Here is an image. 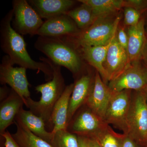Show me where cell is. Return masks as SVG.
Segmentation results:
<instances>
[{
	"mask_svg": "<svg viewBox=\"0 0 147 147\" xmlns=\"http://www.w3.org/2000/svg\"><path fill=\"white\" fill-rule=\"evenodd\" d=\"M74 84L66 86L65 90L53 108L46 128H51L53 134L59 130L66 129L67 126L69 105Z\"/></svg>",
	"mask_w": 147,
	"mask_h": 147,
	"instance_id": "15",
	"label": "cell"
},
{
	"mask_svg": "<svg viewBox=\"0 0 147 147\" xmlns=\"http://www.w3.org/2000/svg\"><path fill=\"white\" fill-rule=\"evenodd\" d=\"M10 89L6 85H3L0 88V101H2L5 99L8 96L11 91Z\"/></svg>",
	"mask_w": 147,
	"mask_h": 147,
	"instance_id": "31",
	"label": "cell"
},
{
	"mask_svg": "<svg viewBox=\"0 0 147 147\" xmlns=\"http://www.w3.org/2000/svg\"><path fill=\"white\" fill-rule=\"evenodd\" d=\"M108 125L105 121L85 105L74 114L66 130L77 136L93 138Z\"/></svg>",
	"mask_w": 147,
	"mask_h": 147,
	"instance_id": "8",
	"label": "cell"
},
{
	"mask_svg": "<svg viewBox=\"0 0 147 147\" xmlns=\"http://www.w3.org/2000/svg\"><path fill=\"white\" fill-rule=\"evenodd\" d=\"M66 14L73 20L82 31L90 27L98 18L90 6L83 3Z\"/></svg>",
	"mask_w": 147,
	"mask_h": 147,
	"instance_id": "22",
	"label": "cell"
},
{
	"mask_svg": "<svg viewBox=\"0 0 147 147\" xmlns=\"http://www.w3.org/2000/svg\"><path fill=\"white\" fill-rule=\"evenodd\" d=\"M30 5L42 18L46 20L66 14L74 8L77 1L73 0H29Z\"/></svg>",
	"mask_w": 147,
	"mask_h": 147,
	"instance_id": "16",
	"label": "cell"
},
{
	"mask_svg": "<svg viewBox=\"0 0 147 147\" xmlns=\"http://www.w3.org/2000/svg\"><path fill=\"white\" fill-rule=\"evenodd\" d=\"M34 46L54 63L67 69L76 79L85 73V62H86L82 57L80 48L68 37L39 36Z\"/></svg>",
	"mask_w": 147,
	"mask_h": 147,
	"instance_id": "2",
	"label": "cell"
},
{
	"mask_svg": "<svg viewBox=\"0 0 147 147\" xmlns=\"http://www.w3.org/2000/svg\"><path fill=\"white\" fill-rule=\"evenodd\" d=\"M123 9L124 26L128 28L138 24L142 18V12L130 7H125Z\"/></svg>",
	"mask_w": 147,
	"mask_h": 147,
	"instance_id": "26",
	"label": "cell"
},
{
	"mask_svg": "<svg viewBox=\"0 0 147 147\" xmlns=\"http://www.w3.org/2000/svg\"><path fill=\"white\" fill-rule=\"evenodd\" d=\"M16 131L11 134L13 139L21 147H53L50 143L35 135L26 126L15 122Z\"/></svg>",
	"mask_w": 147,
	"mask_h": 147,
	"instance_id": "21",
	"label": "cell"
},
{
	"mask_svg": "<svg viewBox=\"0 0 147 147\" xmlns=\"http://www.w3.org/2000/svg\"><path fill=\"white\" fill-rule=\"evenodd\" d=\"M121 18L120 11L100 16L78 35L68 37L79 48L107 45L115 37Z\"/></svg>",
	"mask_w": 147,
	"mask_h": 147,
	"instance_id": "4",
	"label": "cell"
},
{
	"mask_svg": "<svg viewBox=\"0 0 147 147\" xmlns=\"http://www.w3.org/2000/svg\"><path fill=\"white\" fill-rule=\"evenodd\" d=\"M132 90H123L113 93L104 121L127 134V118L132 96Z\"/></svg>",
	"mask_w": 147,
	"mask_h": 147,
	"instance_id": "7",
	"label": "cell"
},
{
	"mask_svg": "<svg viewBox=\"0 0 147 147\" xmlns=\"http://www.w3.org/2000/svg\"><path fill=\"white\" fill-rule=\"evenodd\" d=\"M90 6L98 17L120 12L123 8V0H79Z\"/></svg>",
	"mask_w": 147,
	"mask_h": 147,
	"instance_id": "23",
	"label": "cell"
},
{
	"mask_svg": "<svg viewBox=\"0 0 147 147\" xmlns=\"http://www.w3.org/2000/svg\"><path fill=\"white\" fill-rule=\"evenodd\" d=\"M3 140L4 147H21L13 139L11 134L7 130L3 134H1Z\"/></svg>",
	"mask_w": 147,
	"mask_h": 147,
	"instance_id": "29",
	"label": "cell"
},
{
	"mask_svg": "<svg viewBox=\"0 0 147 147\" xmlns=\"http://www.w3.org/2000/svg\"><path fill=\"white\" fill-rule=\"evenodd\" d=\"M113 92L123 90H142L147 86V68L141 61L131 63L115 79L109 82Z\"/></svg>",
	"mask_w": 147,
	"mask_h": 147,
	"instance_id": "9",
	"label": "cell"
},
{
	"mask_svg": "<svg viewBox=\"0 0 147 147\" xmlns=\"http://www.w3.org/2000/svg\"><path fill=\"white\" fill-rule=\"evenodd\" d=\"M127 123V134L143 147L147 142V100L144 90L132 94Z\"/></svg>",
	"mask_w": 147,
	"mask_h": 147,
	"instance_id": "5",
	"label": "cell"
},
{
	"mask_svg": "<svg viewBox=\"0 0 147 147\" xmlns=\"http://www.w3.org/2000/svg\"><path fill=\"white\" fill-rule=\"evenodd\" d=\"M144 91L145 94H146V96L147 100V86L144 89Z\"/></svg>",
	"mask_w": 147,
	"mask_h": 147,
	"instance_id": "36",
	"label": "cell"
},
{
	"mask_svg": "<svg viewBox=\"0 0 147 147\" xmlns=\"http://www.w3.org/2000/svg\"><path fill=\"white\" fill-rule=\"evenodd\" d=\"M94 74L87 71L74 81L73 91L69 105L67 125L79 108L86 105L91 92L94 81Z\"/></svg>",
	"mask_w": 147,
	"mask_h": 147,
	"instance_id": "12",
	"label": "cell"
},
{
	"mask_svg": "<svg viewBox=\"0 0 147 147\" xmlns=\"http://www.w3.org/2000/svg\"><path fill=\"white\" fill-rule=\"evenodd\" d=\"M24 105L23 98L11 89L8 96L1 101L0 104V135L14 123L16 116Z\"/></svg>",
	"mask_w": 147,
	"mask_h": 147,
	"instance_id": "18",
	"label": "cell"
},
{
	"mask_svg": "<svg viewBox=\"0 0 147 147\" xmlns=\"http://www.w3.org/2000/svg\"><path fill=\"white\" fill-rule=\"evenodd\" d=\"M124 134L117 133L108 125L92 139H96L101 147H121Z\"/></svg>",
	"mask_w": 147,
	"mask_h": 147,
	"instance_id": "24",
	"label": "cell"
},
{
	"mask_svg": "<svg viewBox=\"0 0 147 147\" xmlns=\"http://www.w3.org/2000/svg\"><path fill=\"white\" fill-rule=\"evenodd\" d=\"M13 17V9L9 11L2 19L0 24L1 47L4 53L9 57L13 65H18L21 67L41 71L46 81L53 78V69L44 62L34 60L29 55L24 38L11 26Z\"/></svg>",
	"mask_w": 147,
	"mask_h": 147,
	"instance_id": "1",
	"label": "cell"
},
{
	"mask_svg": "<svg viewBox=\"0 0 147 147\" xmlns=\"http://www.w3.org/2000/svg\"><path fill=\"white\" fill-rule=\"evenodd\" d=\"M90 147H101L98 142L96 139L88 138Z\"/></svg>",
	"mask_w": 147,
	"mask_h": 147,
	"instance_id": "34",
	"label": "cell"
},
{
	"mask_svg": "<svg viewBox=\"0 0 147 147\" xmlns=\"http://www.w3.org/2000/svg\"><path fill=\"white\" fill-rule=\"evenodd\" d=\"M79 147H90L87 137L77 136Z\"/></svg>",
	"mask_w": 147,
	"mask_h": 147,
	"instance_id": "32",
	"label": "cell"
},
{
	"mask_svg": "<svg viewBox=\"0 0 147 147\" xmlns=\"http://www.w3.org/2000/svg\"><path fill=\"white\" fill-rule=\"evenodd\" d=\"M50 144L53 147H79L77 135L66 129L55 132Z\"/></svg>",
	"mask_w": 147,
	"mask_h": 147,
	"instance_id": "25",
	"label": "cell"
},
{
	"mask_svg": "<svg viewBox=\"0 0 147 147\" xmlns=\"http://www.w3.org/2000/svg\"><path fill=\"white\" fill-rule=\"evenodd\" d=\"M146 67H147V65H146Z\"/></svg>",
	"mask_w": 147,
	"mask_h": 147,
	"instance_id": "38",
	"label": "cell"
},
{
	"mask_svg": "<svg viewBox=\"0 0 147 147\" xmlns=\"http://www.w3.org/2000/svg\"><path fill=\"white\" fill-rule=\"evenodd\" d=\"M143 147H147V142H146V144H145L144 145V146Z\"/></svg>",
	"mask_w": 147,
	"mask_h": 147,
	"instance_id": "37",
	"label": "cell"
},
{
	"mask_svg": "<svg viewBox=\"0 0 147 147\" xmlns=\"http://www.w3.org/2000/svg\"><path fill=\"white\" fill-rule=\"evenodd\" d=\"M40 59L48 64L53 69V79L35 87V90L41 94L38 101H35L30 97L25 99L24 104L32 113L44 120L46 127L54 106L62 95L66 86L60 66L54 63L48 58L40 57Z\"/></svg>",
	"mask_w": 147,
	"mask_h": 147,
	"instance_id": "3",
	"label": "cell"
},
{
	"mask_svg": "<svg viewBox=\"0 0 147 147\" xmlns=\"http://www.w3.org/2000/svg\"><path fill=\"white\" fill-rule=\"evenodd\" d=\"M112 41L106 45L88 46L80 48L84 60L88 65L95 69L106 84L108 81L103 64Z\"/></svg>",
	"mask_w": 147,
	"mask_h": 147,
	"instance_id": "20",
	"label": "cell"
},
{
	"mask_svg": "<svg viewBox=\"0 0 147 147\" xmlns=\"http://www.w3.org/2000/svg\"><path fill=\"white\" fill-rule=\"evenodd\" d=\"M145 29H146V33L147 34V17L145 18Z\"/></svg>",
	"mask_w": 147,
	"mask_h": 147,
	"instance_id": "35",
	"label": "cell"
},
{
	"mask_svg": "<svg viewBox=\"0 0 147 147\" xmlns=\"http://www.w3.org/2000/svg\"><path fill=\"white\" fill-rule=\"evenodd\" d=\"M26 70L21 67H14L7 55L3 57L0 64V83L3 85H8L24 101L26 98L30 97Z\"/></svg>",
	"mask_w": 147,
	"mask_h": 147,
	"instance_id": "10",
	"label": "cell"
},
{
	"mask_svg": "<svg viewBox=\"0 0 147 147\" xmlns=\"http://www.w3.org/2000/svg\"><path fill=\"white\" fill-rule=\"evenodd\" d=\"M130 7L143 12L147 9V1L146 0H123V8Z\"/></svg>",
	"mask_w": 147,
	"mask_h": 147,
	"instance_id": "28",
	"label": "cell"
},
{
	"mask_svg": "<svg viewBox=\"0 0 147 147\" xmlns=\"http://www.w3.org/2000/svg\"><path fill=\"white\" fill-rule=\"evenodd\" d=\"M13 28L21 35H37L44 21L26 0L12 2Z\"/></svg>",
	"mask_w": 147,
	"mask_h": 147,
	"instance_id": "6",
	"label": "cell"
},
{
	"mask_svg": "<svg viewBox=\"0 0 147 147\" xmlns=\"http://www.w3.org/2000/svg\"><path fill=\"white\" fill-rule=\"evenodd\" d=\"M113 93L108 85L102 81L99 73L96 71L93 87L86 105L92 112L104 120Z\"/></svg>",
	"mask_w": 147,
	"mask_h": 147,
	"instance_id": "14",
	"label": "cell"
},
{
	"mask_svg": "<svg viewBox=\"0 0 147 147\" xmlns=\"http://www.w3.org/2000/svg\"><path fill=\"white\" fill-rule=\"evenodd\" d=\"M130 64L127 52L120 45L115 36L103 64L108 82L115 79Z\"/></svg>",
	"mask_w": 147,
	"mask_h": 147,
	"instance_id": "13",
	"label": "cell"
},
{
	"mask_svg": "<svg viewBox=\"0 0 147 147\" xmlns=\"http://www.w3.org/2000/svg\"><path fill=\"white\" fill-rule=\"evenodd\" d=\"M142 60H143L147 64V38L142 51Z\"/></svg>",
	"mask_w": 147,
	"mask_h": 147,
	"instance_id": "33",
	"label": "cell"
},
{
	"mask_svg": "<svg viewBox=\"0 0 147 147\" xmlns=\"http://www.w3.org/2000/svg\"><path fill=\"white\" fill-rule=\"evenodd\" d=\"M125 28L124 26H121L120 24H119L116 32L115 36L120 45L127 52L128 36Z\"/></svg>",
	"mask_w": 147,
	"mask_h": 147,
	"instance_id": "27",
	"label": "cell"
},
{
	"mask_svg": "<svg viewBox=\"0 0 147 147\" xmlns=\"http://www.w3.org/2000/svg\"><path fill=\"white\" fill-rule=\"evenodd\" d=\"M15 122L26 126L37 137L50 144L51 143L54 134L51 131H47L44 120L30 110H26L22 108L16 116Z\"/></svg>",
	"mask_w": 147,
	"mask_h": 147,
	"instance_id": "19",
	"label": "cell"
},
{
	"mask_svg": "<svg viewBox=\"0 0 147 147\" xmlns=\"http://www.w3.org/2000/svg\"><path fill=\"white\" fill-rule=\"evenodd\" d=\"M128 45L127 53L130 63L142 60V54L147 38L145 29V18L142 17L138 24L127 28Z\"/></svg>",
	"mask_w": 147,
	"mask_h": 147,
	"instance_id": "17",
	"label": "cell"
},
{
	"mask_svg": "<svg viewBox=\"0 0 147 147\" xmlns=\"http://www.w3.org/2000/svg\"><path fill=\"white\" fill-rule=\"evenodd\" d=\"M81 32L73 20L67 14H63L44 21L37 35L51 37H75Z\"/></svg>",
	"mask_w": 147,
	"mask_h": 147,
	"instance_id": "11",
	"label": "cell"
},
{
	"mask_svg": "<svg viewBox=\"0 0 147 147\" xmlns=\"http://www.w3.org/2000/svg\"><path fill=\"white\" fill-rule=\"evenodd\" d=\"M121 147H142L128 134H124Z\"/></svg>",
	"mask_w": 147,
	"mask_h": 147,
	"instance_id": "30",
	"label": "cell"
}]
</instances>
